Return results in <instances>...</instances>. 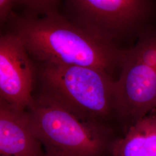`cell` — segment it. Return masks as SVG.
<instances>
[{
  "mask_svg": "<svg viewBox=\"0 0 156 156\" xmlns=\"http://www.w3.org/2000/svg\"><path fill=\"white\" fill-rule=\"evenodd\" d=\"M8 21L40 63L92 67L117 79L127 48L95 37L58 12L21 16L12 12Z\"/></svg>",
  "mask_w": 156,
  "mask_h": 156,
  "instance_id": "6da1fadb",
  "label": "cell"
},
{
  "mask_svg": "<svg viewBox=\"0 0 156 156\" xmlns=\"http://www.w3.org/2000/svg\"><path fill=\"white\" fill-rule=\"evenodd\" d=\"M29 113L0 100V156H46Z\"/></svg>",
  "mask_w": 156,
  "mask_h": 156,
  "instance_id": "52a82bcc",
  "label": "cell"
},
{
  "mask_svg": "<svg viewBox=\"0 0 156 156\" xmlns=\"http://www.w3.org/2000/svg\"><path fill=\"white\" fill-rule=\"evenodd\" d=\"M46 156H104L117 138L111 126L86 116L44 93L28 107Z\"/></svg>",
  "mask_w": 156,
  "mask_h": 156,
  "instance_id": "7a4b0ae2",
  "label": "cell"
},
{
  "mask_svg": "<svg viewBox=\"0 0 156 156\" xmlns=\"http://www.w3.org/2000/svg\"><path fill=\"white\" fill-rule=\"evenodd\" d=\"M111 156H156V111L134 123L112 145Z\"/></svg>",
  "mask_w": 156,
  "mask_h": 156,
  "instance_id": "ba28073f",
  "label": "cell"
},
{
  "mask_svg": "<svg viewBox=\"0 0 156 156\" xmlns=\"http://www.w3.org/2000/svg\"><path fill=\"white\" fill-rule=\"evenodd\" d=\"M16 0H0V20L4 23L8 21L12 13V9Z\"/></svg>",
  "mask_w": 156,
  "mask_h": 156,
  "instance_id": "30bf717a",
  "label": "cell"
},
{
  "mask_svg": "<svg viewBox=\"0 0 156 156\" xmlns=\"http://www.w3.org/2000/svg\"><path fill=\"white\" fill-rule=\"evenodd\" d=\"M21 39L12 32L0 37V100L25 110L34 97L33 64Z\"/></svg>",
  "mask_w": 156,
  "mask_h": 156,
  "instance_id": "8992f818",
  "label": "cell"
},
{
  "mask_svg": "<svg viewBox=\"0 0 156 156\" xmlns=\"http://www.w3.org/2000/svg\"><path fill=\"white\" fill-rule=\"evenodd\" d=\"M60 0H16L28 11L27 15H43L57 12Z\"/></svg>",
  "mask_w": 156,
  "mask_h": 156,
  "instance_id": "9c48e42d",
  "label": "cell"
},
{
  "mask_svg": "<svg viewBox=\"0 0 156 156\" xmlns=\"http://www.w3.org/2000/svg\"><path fill=\"white\" fill-rule=\"evenodd\" d=\"M43 93L86 116L111 126L117 120L114 76L92 68L54 62L41 63Z\"/></svg>",
  "mask_w": 156,
  "mask_h": 156,
  "instance_id": "3957f363",
  "label": "cell"
},
{
  "mask_svg": "<svg viewBox=\"0 0 156 156\" xmlns=\"http://www.w3.org/2000/svg\"><path fill=\"white\" fill-rule=\"evenodd\" d=\"M66 5L64 16L73 22L120 46L134 45L156 23V0H66Z\"/></svg>",
  "mask_w": 156,
  "mask_h": 156,
  "instance_id": "277c9868",
  "label": "cell"
},
{
  "mask_svg": "<svg viewBox=\"0 0 156 156\" xmlns=\"http://www.w3.org/2000/svg\"><path fill=\"white\" fill-rule=\"evenodd\" d=\"M116 97L124 132L156 111V40L140 38L127 48L116 80Z\"/></svg>",
  "mask_w": 156,
  "mask_h": 156,
  "instance_id": "5b68a950",
  "label": "cell"
}]
</instances>
